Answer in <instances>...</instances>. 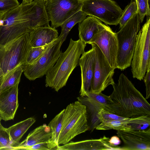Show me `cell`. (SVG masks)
I'll return each instance as SVG.
<instances>
[{"label":"cell","instance_id":"d6986e66","mask_svg":"<svg viewBox=\"0 0 150 150\" xmlns=\"http://www.w3.org/2000/svg\"><path fill=\"white\" fill-rule=\"evenodd\" d=\"M79 23V38L86 44L96 34L107 26L102 23L98 19L91 16L86 17Z\"/></svg>","mask_w":150,"mask_h":150},{"label":"cell","instance_id":"603a6c76","mask_svg":"<svg viewBox=\"0 0 150 150\" xmlns=\"http://www.w3.org/2000/svg\"><path fill=\"white\" fill-rule=\"evenodd\" d=\"M23 72L22 65H20L4 76L0 77V93L20 82Z\"/></svg>","mask_w":150,"mask_h":150},{"label":"cell","instance_id":"ab89813d","mask_svg":"<svg viewBox=\"0 0 150 150\" xmlns=\"http://www.w3.org/2000/svg\"><path fill=\"white\" fill-rule=\"evenodd\" d=\"M41 1H44V2H46V1H47V0H40Z\"/></svg>","mask_w":150,"mask_h":150},{"label":"cell","instance_id":"9c48e42d","mask_svg":"<svg viewBox=\"0 0 150 150\" xmlns=\"http://www.w3.org/2000/svg\"><path fill=\"white\" fill-rule=\"evenodd\" d=\"M81 10L106 24L116 25L123 11L113 0H86L82 2Z\"/></svg>","mask_w":150,"mask_h":150},{"label":"cell","instance_id":"6da1fadb","mask_svg":"<svg viewBox=\"0 0 150 150\" xmlns=\"http://www.w3.org/2000/svg\"><path fill=\"white\" fill-rule=\"evenodd\" d=\"M112 85L109 105L111 113L127 118L150 115V104L123 73L120 75L117 83Z\"/></svg>","mask_w":150,"mask_h":150},{"label":"cell","instance_id":"cb8c5ba5","mask_svg":"<svg viewBox=\"0 0 150 150\" xmlns=\"http://www.w3.org/2000/svg\"><path fill=\"white\" fill-rule=\"evenodd\" d=\"M87 16L85 13L80 10L66 20L60 26L62 35V42L63 43L66 39L67 36L73 27L76 24L79 23Z\"/></svg>","mask_w":150,"mask_h":150},{"label":"cell","instance_id":"f35d334b","mask_svg":"<svg viewBox=\"0 0 150 150\" xmlns=\"http://www.w3.org/2000/svg\"><path fill=\"white\" fill-rule=\"evenodd\" d=\"M1 118L0 116V127L3 126L1 125Z\"/></svg>","mask_w":150,"mask_h":150},{"label":"cell","instance_id":"277c9868","mask_svg":"<svg viewBox=\"0 0 150 150\" xmlns=\"http://www.w3.org/2000/svg\"><path fill=\"white\" fill-rule=\"evenodd\" d=\"M141 22L137 13L115 33L118 44L116 69L123 71L131 66Z\"/></svg>","mask_w":150,"mask_h":150},{"label":"cell","instance_id":"7c38bea8","mask_svg":"<svg viewBox=\"0 0 150 150\" xmlns=\"http://www.w3.org/2000/svg\"><path fill=\"white\" fill-rule=\"evenodd\" d=\"M78 100L86 108L89 129L93 131L101 122L98 117V114L102 108L111 113L109 107L111 102L109 96L102 92L94 93L89 92L88 96L78 97Z\"/></svg>","mask_w":150,"mask_h":150},{"label":"cell","instance_id":"4fadbf2b","mask_svg":"<svg viewBox=\"0 0 150 150\" xmlns=\"http://www.w3.org/2000/svg\"><path fill=\"white\" fill-rule=\"evenodd\" d=\"M93 43L98 46L110 66L116 69L118 44L115 33L107 26L96 34L87 44Z\"/></svg>","mask_w":150,"mask_h":150},{"label":"cell","instance_id":"8d00e7d4","mask_svg":"<svg viewBox=\"0 0 150 150\" xmlns=\"http://www.w3.org/2000/svg\"><path fill=\"white\" fill-rule=\"evenodd\" d=\"M33 0H22V2L24 4H28L31 3Z\"/></svg>","mask_w":150,"mask_h":150},{"label":"cell","instance_id":"9a60e30c","mask_svg":"<svg viewBox=\"0 0 150 150\" xmlns=\"http://www.w3.org/2000/svg\"><path fill=\"white\" fill-rule=\"evenodd\" d=\"M92 48L83 53L79 61L81 71V86L80 91L81 97L88 96L92 81L95 65V50Z\"/></svg>","mask_w":150,"mask_h":150},{"label":"cell","instance_id":"1f68e13d","mask_svg":"<svg viewBox=\"0 0 150 150\" xmlns=\"http://www.w3.org/2000/svg\"><path fill=\"white\" fill-rule=\"evenodd\" d=\"M141 22H142L145 16L149 17L150 10L149 4V0H135Z\"/></svg>","mask_w":150,"mask_h":150},{"label":"cell","instance_id":"60d3db41","mask_svg":"<svg viewBox=\"0 0 150 150\" xmlns=\"http://www.w3.org/2000/svg\"><path fill=\"white\" fill-rule=\"evenodd\" d=\"M78 1H81V2H82V1H83L85 0H78Z\"/></svg>","mask_w":150,"mask_h":150},{"label":"cell","instance_id":"52a82bcc","mask_svg":"<svg viewBox=\"0 0 150 150\" xmlns=\"http://www.w3.org/2000/svg\"><path fill=\"white\" fill-rule=\"evenodd\" d=\"M150 23L149 17L137 34L131 64L133 78L140 81L150 69Z\"/></svg>","mask_w":150,"mask_h":150},{"label":"cell","instance_id":"3957f363","mask_svg":"<svg viewBox=\"0 0 150 150\" xmlns=\"http://www.w3.org/2000/svg\"><path fill=\"white\" fill-rule=\"evenodd\" d=\"M35 0L22 3L5 13L0 19V45H5L33 30L31 21L34 13Z\"/></svg>","mask_w":150,"mask_h":150},{"label":"cell","instance_id":"ffe728a7","mask_svg":"<svg viewBox=\"0 0 150 150\" xmlns=\"http://www.w3.org/2000/svg\"><path fill=\"white\" fill-rule=\"evenodd\" d=\"M52 132L50 127L44 124L31 131L25 139L21 143L11 146L10 150H18L23 147L33 146L50 140Z\"/></svg>","mask_w":150,"mask_h":150},{"label":"cell","instance_id":"44dd1931","mask_svg":"<svg viewBox=\"0 0 150 150\" xmlns=\"http://www.w3.org/2000/svg\"><path fill=\"white\" fill-rule=\"evenodd\" d=\"M35 121L34 117H30L7 128L13 146L19 143L24 134Z\"/></svg>","mask_w":150,"mask_h":150},{"label":"cell","instance_id":"83f0119b","mask_svg":"<svg viewBox=\"0 0 150 150\" xmlns=\"http://www.w3.org/2000/svg\"><path fill=\"white\" fill-rule=\"evenodd\" d=\"M137 7L135 2H131L123 11L119 23L120 28H122L128 21L137 13Z\"/></svg>","mask_w":150,"mask_h":150},{"label":"cell","instance_id":"5b68a950","mask_svg":"<svg viewBox=\"0 0 150 150\" xmlns=\"http://www.w3.org/2000/svg\"><path fill=\"white\" fill-rule=\"evenodd\" d=\"M62 124L58 144H64L77 135L88 130L86 106L79 101L64 109Z\"/></svg>","mask_w":150,"mask_h":150},{"label":"cell","instance_id":"4316f807","mask_svg":"<svg viewBox=\"0 0 150 150\" xmlns=\"http://www.w3.org/2000/svg\"><path fill=\"white\" fill-rule=\"evenodd\" d=\"M96 129L100 130L114 129L117 130H131V127L125 122L112 120L101 122L96 127Z\"/></svg>","mask_w":150,"mask_h":150},{"label":"cell","instance_id":"484cf974","mask_svg":"<svg viewBox=\"0 0 150 150\" xmlns=\"http://www.w3.org/2000/svg\"><path fill=\"white\" fill-rule=\"evenodd\" d=\"M64 111L63 109L57 115L48 125L52 132L50 140L58 144L59 137L62 127Z\"/></svg>","mask_w":150,"mask_h":150},{"label":"cell","instance_id":"2e32d148","mask_svg":"<svg viewBox=\"0 0 150 150\" xmlns=\"http://www.w3.org/2000/svg\"><path fill=\"white\" fill-rule=\"evenodd\" d=\"M18 82L0 93V116L2 120H13L18 107Z\"/></svg>","mask_w":150,"mask_h":150},{"label":"cell","instance_id":"30bf717a","mask_svg":"<svg viewBox=\"0 0 150 150\" xmlns=\"http://www.w3.org/2000/svg\"><path fill=\"white\" fill-rule=\"evenodd\" d=\"M95 55L93 77L90 92L99 93L115 82L113 79L114 70L110 65L105 57L95 44Z\"/></svg>","mask_w":150,"mask_h":150},{"label":"cell","instance_id":"4dcf8cb0","mask_svg":"<svg viewBox=\"0 0 150 150\" xmlns=\"http://www.w3.org/2000/svg\"><path fill=\"white\" fill-rule=\"evenodd\" d=\"M59 146L52 141H50L38 143L32 146L21 147L18 150H58Z\"/></svg>","mask_w":150,"mask_h":150},{"label":"cell","instance_id":"8fae6325","mask_svg":"<svg viewBox=\"0 0 150 150\" xmlns=\"http://www.w3.org/2000/svg\"><path fill=\"white\" fill-rule=\"evenodd\" d=\"M82 2L78 0H47L45 2L51 27L60 26L67 19L81 10Z\"/></svg>","mask_w":150,"mask_h":150},{"label":"cell","instance_id":"7a4b0ae2","mask_svg":"<svg viewBox=\"0 0 150 150\" xmlns=\"http://www.w3.org/2000/svg\"><path fill=\"white\" fill-rule=\"evenodd\" d=\"M86 44L81 40L71 38L66 50L62 52L53 67L46 75L47 86L57 92L65 86L74 69L79 65L80 57L85 52Z\"/></svg>","mask_w":150,"mask_h":150},{"label":"cell","instance_id":"7402d4cb","mask_svg":"<svg viewBox=\"0 0 150 150\" xmlns=\"http://www.w3.org/2000/svg\"><path fill=\"white\" fill-rule=\"evenodd\" d=\"M34 13L31 21L33 30L41 26H49L50 19L47 14L45 2L40 0H35Z\"/></svg>","mask_w":150,"mask_h":150},{"label":"cell","instance_id":"836d02e7","mask_svg":"<svg viewBox=\"0 0 150 150\" xmlns=\"http://www.w3.org/2000/svg\"><path fill=\"white\" fill-rule=\"evenodd\" d=\"M20 4L18 0H0V12L6 13Z\"/></svg>","mask_w":150,"mask_h":150},{"label":"cell","instance_id":"d4e9b609","mask_svg":"<svg viewBox=\"0 0 150 150\" xmlns=\"http://www.w3.org/2000/svg\"><path fill=\"white\" fill-rule=\"evenodd\" d=\"M132 131L142 130L150 128V115H142L129 118L126 122Z\"/></svg>","mask_w":150,"mask_h":150},{"label":"cell","instance_id":"74e56055","mask_svg":"<svg viewBox=\"0 0 150 150\" xmlns=\"http://www.w3.org/2000/svg\"><path fill=\"white\" fill-rule=\"evenodd\" d=\"M5 13L0 12V19L2 17Z\"/></svg>","mask_w":150,"mask_h":150},{"label":"cell","instance_id":"f1b7e54d","mask_svg":"<svg viewBox=\"0 0 150 150\" xmlns=\"http://www.w3.org/2000/svg\"><path fill=\"white\" fill-rule=\"evenodd\" d=\"M50 44L40 47H32L29 51L24 64H30L33 63L43 53Z\"/></svg>","mask_w":150,"mask_h":150},{"label":"cell","instance_id":"f546056e","mask_svg":"<svg viewBox=\"0 0 150 150\" xmlns=\"http://www.w3.org/2000/svg\"><path fill=\"white\" fill-rule=\"evenodd\" d=\"M98 117L101 122L112 120H118L127 122L129 118L120 116L108 112L102 108L98 114Z\"/></svg>","mask_w":150,"mask_h":150},{"label":"cell","instance_id":"ac0fdd59","mask_svg":"<svg viewBox=\"0 0 150 150\" xmlns=\"http://www.w3.org/2000/svg\"><path fill=\"white\" fill-rule=\"evenodd\" d=\"M58 37L57 30L50 26L36 28L29 33L30 42L33 47L49 44Z\"/></svg>","mask_w":150,"mask_h":150},{"label":"cell","instance_id":"8992f818","mask_svg":"<svg viewBox=\"0 0 150 150\" xmlns=\"http://www.w3.org/2000/svg\"><path fill=\"white\" fill-rule=\"evenodd\" d=\"M31 47L29 33L24 34L5 45H0V77L24 64Z\"/></svg>","mask_w":150,"mask_h":150},{"label":"cell","instance_id":"d6a6232c","mask_svg":"<svg viewBox=\"0 0 150 150\" xmlns=\"http://www.w3.org/2000/svg\"><path fill=\"white\" fill-rule=\"evenodd\" d=\"M13 144L7 128L3 126L0 127V150H10Z\"/></svg>","mask_w":150,"mask_h":150},{"label":"cell","instance_id":"5bb4252c","mask_svg":"<svg viewBox=\"0 0 150 150\" xmlns=\"http://www.w3.org/2000/svg\"><path fill=\"white\" fill-rule=\"evenodd\" d=\"M116 133L124 144L122 150H150V128L142 130H117Z\"/></svg>","mask_w":150,"mask_h":150},{"label":"cell","instance_id":"e575fe53","mask_svg":"<svg viewBox=\"0 0 150 150\" xmlns=\"http://www.w3.org/2000/svg\"><path fill=\"white\" fill-rule=\"evenodd\" d=\"M143 79L146 86V99H148L150 97V69L147 71Z\"/></svg>","mask_w":150,"mask_h":150},{"label":"cell","instance_id":"e0dca14e","mask_svg":"<svg viewBox=\"0 0 150 150\" xmlns=\"http://www.w3.org/2000/svg\"><path fill=\"white\" fill-rule=\"evenodd\" d=\"M105 136L99 139L71 142L58 146V150H122V147L112 144Z\"/></svg>","mask_w":150,"mask_h":150},{"label":"cell","instance_id":"d590c367","mask_svg":"<svg viewBox=\"0 0 150 150\" xmlns=\"http://www.w3.org/2000/svg\"><path fill=\"white\" fill-rule=\"evenodd\" d=\"M109 142L115 146H118L121 143V141L119 137L116 136L112 137L110 139Z\"/></svg>","mask_w":150,"mask_h":150},{"label":"cell","instance_id":"ba28073f","mask_svg":"<svg viewBox=\"0 0 150 150\" xmlns=\"http://www.w3.org/2000/svg\"><path fill=\"white\" fill-rule=\"evenodd\" d=\"M62 35H60L50 43L43 53L30 64L22 65L24 74L30 81L43 77L53 67L57 61L62 51Z\"/></svg>","mask_w":150,"mask_h":150}]
</instances>
